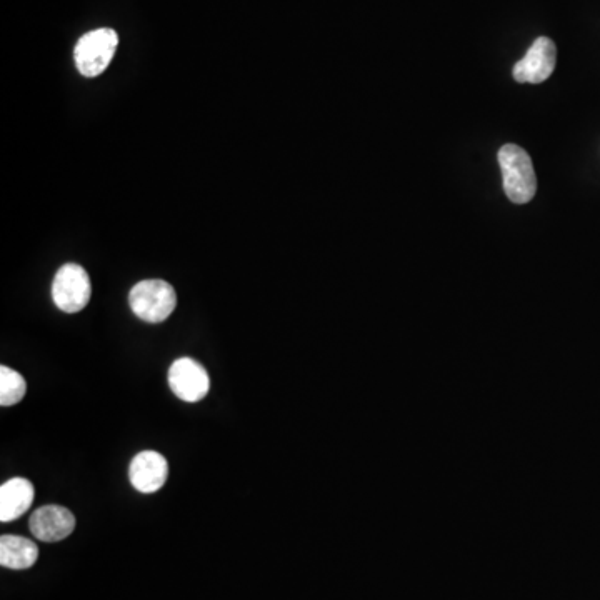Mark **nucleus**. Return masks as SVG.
<instances>
[{
    "mask_svg": "<svg viewBox=\"0 0 600 600\" xmlns=\"http://www.w3.org/2000/svg\"><path fill=\"white\" fill-rule=\"evenodd\" d=\"M557 64V49L549 37H539L524 59L514 65V79L520 84H540L549 79Z\"/></svg>",
    "mask_w": 600,
    "mask_h": 600,
    "instance_id": "6",
    "label": "nucleus"
},
{
    "mask_svg": "<svg viewBox=\"0 0 600 600\" xmlns=\"http://www.w3.org/2000/svg\"><path fill=\"white\" fill-rule=\"evenodd\" d=\"M119 45V35L114 29H97L80 37L75 45L74 59L84 77L102 74L114 59Z\"/></svg>",
    "mask_w": 600,
    "mask_h": 600,
    "instance_id": "3",
    "label": "nucleus"
},
{
    "mask_svg": "<svg viewBox=\"0 0 600 600\" xmlns=\"http://www.w3.org/2000/svg\"><path fill=\"white\" fill-rule=\"evenodd\" d=\"M130 309L140 320L159 324L169 319L177 305V295L169 282L160 279L142 280L129 294Z\"/></svg>",
    "mask_w": 600,
    "mask_h": 600,
    "instance_id": "2",
    "label": "nucleus"
},
{
    "mask_svg": "<svg viewBox=\"0 0 600 600\" xmlns=\"http://www.w3.org/2000/svg\"><path fill=\"white\" fill-rule=\"evenodd\" d=\"M39 559V547L30 539L19 535L0 537V564L5 569H30Z\"/></svg>",
    "mask_w": 600,
    "mask_h": 600,
    "instance_id": "10",
    "label": "nucleus"
},
{
    "mask_svg": "<svg viewBox=\"0 0 600 600\" xmlns=\"http://www.w3.org/2000/svg\"><path fill=\"white\" fill-rule=\"evenodd\" d=\"M169 385L180 400L192 404L209 394L210 377L204 365L190 357H182L170 365Z\"/></svg>",
    "mask_w": 600,
    "mask_h": 600,
    "instance_id": "5",
    "label": "nucleus"
},
{
    "mask_svg": "<svg viewBox=\"0 0 600 600\" xmlns=\"http://www.w3.org/2000/svg\"><path fill=\"white\" fill-rule=\"evenodd\" d=\"M504 175V190L514 204H527L534 199L537 177L530 155L515 144L502 145L497 154Z\"/></svg>",
    "mask_w": 600,
    "mask_h": 600,
    "instance_id": "1",
    "label": "nucleus"
},
{
    "mask_svg": "<svg viewBox=\"0 0 600 600\" xmlns=\"http://www.w3.org/2000/svg\"><path fill=\"white\" fill-rule=\"evenodd\" d=\"M75 529V517L62 505H44L30 517V532L42 542H60Z\"/></svg>",
    "mask_w": 600,
    "mask_h": 600,
    "instance_id": "8",
    "label": "nucleus"
},
{
    "mask_svg": "<svg viewBox=\"0 0 600 600\" xmlns=\"http://www.w3.org/2000/svg\"><path fill=\"white\" fill-rule=\"evenodd\" d=\"M169 477V464L164 455L144 450L135 455L129 467L130 484L142 494H154L164 487Z\"/></svg>",
    "mask_w": 600,
    "mask_h": 600,
    "instance_id": "7",
    "label": "nucleus"
},
{
    "mask_svg": "<svg viewBox=\"0 0 600 600\" xmlns=\"http://www.w3.org/2000/svg\"><path fill=\"white\" fill-rule=\"evenodd\" d=\"M27 392V384L17 370L10 369L7 365L0 367V405L10 407L19 404Z\"/></svg>",
    "mask_w": 600,
    "mask_h": 600,
    "instance_id": "11",
    "label": "nucleus"
},
{
    "mask_svg": "<svg viewBox=\"0 0 600 600\" xmlns=\"http://www.w3.org/2000/svg\"><path fill=\"white\" fill-rule=\"evenodd\" d=\"M92 295L89 274L79 264H65L52 282V299L62 312L75 314L85 309Z\"/></svg>",
    "mask_w": 600,
    "mask_h": 600,
    "instance_id": "4",
    "label": "nucleus"
},
{
    "mask_svg": "<svg viewBox=\"0 0 600 600\" xmlns=\"http://www.w3.org/2000/svg\"><path fill=\"white\" fill-rule=\"evenodd\" d=\"M35 490L30 480L14 477L0 487V520L12 522L30 509L34 502Z\"/></svg>",
    "mask_w": 600,
    "mask_h": 600,
    "instance_id": "9",
    "label": "nucleus"
}]
</instances>
